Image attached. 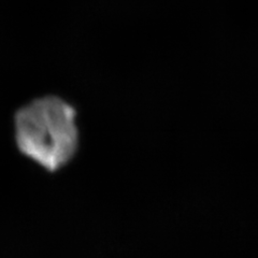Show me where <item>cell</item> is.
Instances as JSON below:
<instances>
[{"label":"cell","instance_id":"6da1fadb","mask_svg":"<svg viewBox=\"0 0 258 258\" xmlns=\"http://www.w3.org/2000/svg\"><path fill=\"white\" fill-rule=\"evenodd\" d=\"M76 110L58 97L30 102L15 115V139L24 155L54 172L75 156L79 134Z\"/></svg>","mask_w":258,"mask_h":258}]
</instances>
